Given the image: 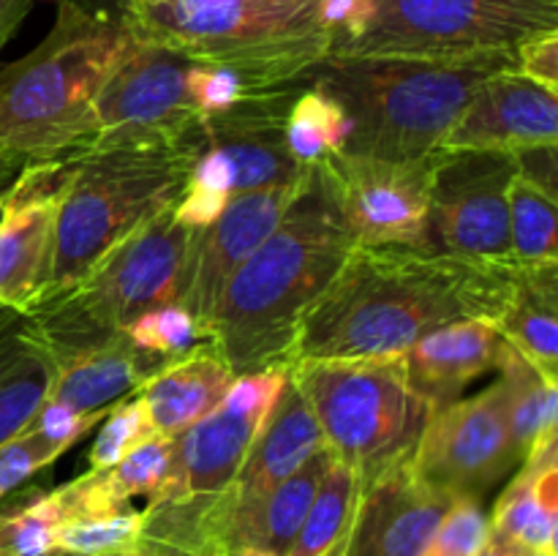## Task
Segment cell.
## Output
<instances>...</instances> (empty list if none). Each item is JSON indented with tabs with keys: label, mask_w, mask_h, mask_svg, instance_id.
<instances>
[{
	"label": "cell",
	"mask_w": 558,
	"mask_h": 556,
	"mask_svg": "<svg viewBox=\"0 0 558 556\" xmlns=\"http://www.w3.org/2000/svg\"><path fill=\"white\" fill-rule=\"evenodd\" d=\"M499 382L505 385L507 425L518 458H526L537 442L558 434V382L539 374L515 347L501 343Z\"/></svg>",
	"instance_id": "28"
},
{
	"label": "cell",
	"mask_w": 558,
	"mask_h": 556,
	"mask_svg": "<svg viewBox=\"0 0 558 556\" xmlns=\"http://www.w3.org/2000/svg\"><path fill=\"white\" fill-rule=\"evenodd\" d=\"M71 178V158L25 164L3 191L0 213V305L31 311L47 287L54 218Z\"/></svg>",
	"instance_id": "14"
},
{
	"label": "cell",
	"mask_w": 558,
	"mask_h": 556,
	"mask_svg": "<svg viewBox=\"0 0 558 556\" xmlns=\"http://www.w3.org/2000/svg\"><path fill=\"white\" fill-rule=\"evenodd\" d=\"M477 556H534V554H529V551L521 548V545L510 543V540L488 534V540H485L483 548L477 551Z\"/></svg>",
	"instance_id": "47"
},
{
	"label": "cell",
	"mask_w": 558,
	"mask_h": 556,
	"mask_svg": "<svg viewBox=\"0 0 558 556\" xmlns=\"http://www.w3.org/2000/svg\"><path fill=\"white\" fill-rule=\"evenodd\" d=\"M189 238L191 229L172 210L161 213L114 245L82 281L33 305L27 316L49 358L109 341L145 311L174 303Z\"/></svg>",
	"instance_id": "8"
},
{
	"label": "cell",
	"mask_w": 558,
	"mask_h": 556,
	"mask_svg": "<svg viewBox=\"0 0 558 556\" xmlns=\"http://www.w3.org/2000/svg\"><path fill=\"white\" fill-rule=\"evenodd\" d=\"M325 450V436L303 392L287 379L276 407L256 431L243 467L234 478V512L256 505L278 483L298 472L316 452Z\"/></svg>",
	"instance_id": "21"
},
{
	"label": "cell",
	"mask_w": 558,
	"mask_h": 556,
	"mask_svg": "<svg viewBox=\"0 0 558 556\" xmlns=\"http://www.w3.org/2000/svg\"><path fill=\"white\" fill-rule=\"evenodd\" d=\"M54 363L27 314L0 305V442L20 434L49 392Z\"/></svg>",
	"instance_id": "25"
},
{
	"label": "cell",
	"mask_w": 558,
	"mask_h": 556,
	"mask_svg": "<svg viewBox=\"0 0 558 556\" xmlns=\"http://www.w3.org/2000/svg\"><path fill=\"white\" fill-rule=\"evenodd\" d=\"M354 245L325 172L308 167L278 227L223 287L205 327L218 358L234 374L289 368L303 314Z\"/></svg>",
	"instance_id": "2"
},
{
	"label": "cell",
	"mask_w": 558,
	"mask_h": 556,
	"mask_svg": "<svg viewBox=\"0 0 558 556\" xmlns=\"http://www.w3.org/2000/svg\"><path fill=\"white\" fill-rule=\"evenodd\" d=\"M0 556H5L3 554V510H0Z\"/></svg>",
	"instance_id": "51"
},
{
	"label": "cell",
	"mask_w": 558,
	"mask_h": 556,
	"mask_svg": "<svg viewBox=\"0 0 558 556\" xmlns=\"http://www.w3.org/2000/svg\"><path fill=\"white\" fill-rule=\"evenodd\" d=\"M172 463V436H150L136 450H131L123 461L104 469L109 488L120 501L131 505V496H153L161 488L163 478Z\"/></svg>",
	"instance_id": "36"
},
{
	"label": "cell",
	"mask_w": 558,
	"mask_h": 556,
	"mask_svg": "<svg viewBox=\"0 0 558 556\" xmlns=\"http://www.w3.org/2000/svg\"><path fill=\"white\" fill-rule=\"evenodd\" d=\"M189 60L169 49L134 41L93 96L87 140L109 142L174 134L199 123L185 87ZM82 142V145H85Z\"/></svg>",
	"instance_id": "13"
},
{
	"label": "cell",
	"mask_w": 558,
	"mask_h": 556,
	"mask_svg": "<svg viewBox=\"0 0 558 556\" xmlns=\"http://www.w3.org/2000/svg\"><path fill=\"white\" fill-rule=\"evenodd\" d=\"M185 87H189V98L199 118H213V114L227 112L234 104L243 101L251 90H256V87L245 85L243 76L234 74L232 69L196 63L189 65Z\"/></svg>",
	"instance_id": "39"
},
{
	"label": "cell",
	"mask_w": 558,
	"mask_h": 556,
	"mask_svg": "<svg viewBox=\"0 0 558 556\" xmlns=\"http://www.w3.org/2000/svg\"><path fill=\"white\" fill-rule=\"evenodd\" d=\"M49 556H74V554H60V551H54V554H49Z\"/></svg>",
	"instance_id": "52"
},
{
	"label": "cell",
	"mask_w": 558,
	"mask_h": 556,
	"mask_svg": "<svg viewBox=\"0 0 558 556\" xmlns=\"http://www.w3.org/2000/svg\"><path fill=\"white\" fill-rule=\"evenodd\" d=\"M515 158V174L529 185L545 194L548 200H558V142H539L512 150Z\"/></svg>",
	"instance_id": "42"
},
{
	"label": "cell",
	"mask_w": 558,
	"mask_h": 556,
	"mask_svg": "<svg viewBox=\"0 0 558 556\" xmlns=\"http://www.w3.org/2000/svg\"><path fill=\"white\" fill-rule=\"evenodd\" d=\"M63 523L52 491H38L16 510L3 512L5 556H49L54 554V532Z\"/></svg>",
	"instance_id": "34"
},
{
	"label": "cell",
	"mask_w": 558,
	"mask_h": 556,
	"mask_svg": "<svg viewBox=\"0 0 558 556\" xmlns=\"http://www.w3.org/2000/svg\"><path fill=\"white\" fill-rule=\"evenodd\" d=\"M349 118L319 87L305 85L287 114V147L300 167H316L347 147Z\"/></svg>",
	"instance_id": "30"
},
{
	"label": "cell",
	"mask_w": 558,
	"mask_h": 556,
	"mask_svg": "<svg viewBox=\"0 0 558 556\" xmlns=\"http://www.w3.org/2000/svg\"><path fill=\"white\" fill-rule=\"evenodd\" d=\"M289 382L303 392L332 458L363 483L409 461L434 412L409 385L401 358L298 360Z\"/></svg>",
	"instance_id": "7"
},
{
	"label": "cell",
	"mask_w": 558,
	"mask_h": 556,
	"mask_svg": "<svg viewBox=\"0 0 558 556\" xmlns=\"http://www.w3.org/2000/svg\"><path fill=\"white\" fill-rule=\"evenodd\" d=\"M134 36L96 0H58L41 44L0 69V167L65 158L87 140L101 82Z\"/></svg>",
	"instance_id": "4"
},
{
	"label": "cell",
	"mask_w": 558,
	"mask_h": 556,
	"mask_svg": "<svg viewBox=\"0 0 558 556\" xmlns=\"http://www.w3.org/2000/svg\"><path fill=\"white\" fill-rule=\"evenodd\" d=\"M202 150L199 120L174 134L85 142L65 156L71 178L54 218L47 287L36 305L74 287L114 245L172 210Z\"/></svg>",
	"instance_id": "3"
},
{
	"label": "cell",
	"mask_w": 558,
	"mask_h": 556,
	"mask_svg": "<svg viewBox=\"0 0 558 556\" xmlns=\"http://www.w3.org/2000/svg\"><path fill=\"white\" fill-rule=\"evenodd\" d=\"M518 74L529 76L537 85L558 93V31L545 33V36L529 38L518 47Z\"/></svg>",
	"instance_id": "43"
},
{
	"label": "cell",
	"mask_w": 558,
	"mask_h": 556,
	"mask_svg": "<svg viewBox=\"0 0 558 556\" xmlns=\"http://www.w3.org/2000/svg\"><path fill=\"white\" fill-rule=\"evenodd\" d=\"M332 461V452L322 450L311 458L305 467L289 474L283 483H278L270 494L262 496L256 505L238 510L232 518V548H259L272 556H287L298 537L300 527L305 521L316 488L325 478L327 467Z\"/></svg>",
	"instance_id": "26"
},
{
	"label": "cell",
	"mask_w": 558,
	"mask_h": 556,
	"mask_svg": "<svg viewBox=\"0 0 558 556\" xmlns=\"http://www.w3.org/2000/svg\"><path fill=\"white\" fill-rule=\"evenodd\" d=\"M494 325L539 374L558 382V262L518 267L515 294Z\"/></svg>",
	"instance_id": "27"
},
{
	"label": "cell",
	"mask_w": 558,
	"mask_h": 556,
	"mask_svg": "<svg viewBox=\"0 0 558 556\" xmlns=\"http://www.w3.org/2000/svg\"><path fill=\"white\" fill-rule=\"evenodd\" d=\"M558 434L537 442L494 505L490 534L534 556H558Z\"/></svg>",
	"instance_id": "23"
},
{
	"label": "cell",
	"mask_w": 558,
	"mask_h": 556,
	"mask_svg": "<svg viewBox=\"0 0 558 556\" xmlns=\"http://www.w3.org/2000/svg\"><path fill=\"white\" fill-rule=\"evenodd\" d=\"M558 31V0H371V16L330 58L463 60L515 55Z\"/></svg>",
	"instance_id": "9"
},
{
	"label": "cell",
	"mask_w": 558,
	"mask_h": 556,
	"mask_svg": "<svg viewBox=\"0 0 558 556\" xmlns=\"http://www.w3.org/2000/svg\"><path fill=\"white\" fill-rule=\"evenodd\" d=\"M518 55L463 60L327 58L308 82L349 118L343 153L387 161H417L441 150L472 93L490 74L515 69Z\"/></svg>",
	"instance_id": "6"
},
{
	"label": "cell",
	"mask_w": 558,
	"mask_h": 556,
	"mask_svg": "<svg viewBox=\"0 0 558 556\" xmlns=\"http://www.w3.org/2000/svg\"><path fill=\"white\" fill-rule=\"evenodd\" d=\"M518 267L412 245H354L303 314L292 363L403 358L441 325L496 322L515 294Z\"/></svg>",
	"instance_id": "1"
},
{
	"label": "cell",
	"mask_w": 558,
	"mask_h": 556,
	"mask_svg": "<svg viewBox=\"0 0 558 556\" xmlns=\"http://www.w3.org/2000/svg\"><path fill=\"white\" fill-rule=\"evenodd\" d=\"M308 80L256 87L232 109L202 118L205 147H218L234 167V194L278 183H298L300 167L287 147V114Z\"/></svg>",
	"instance_id": "17"
},
{
	"label": "cell",
	"mask_w": 558,
	"mask_h": 556,
	"mask_svg": "<svg viewBox=\"0 0 558 556\" xmlns=\"http://www.w3.org/2000/svg\"><path fill=\"white\" fill-rule=\"evenodd\" d=\"M229 200H232V194H218V191L191 189V185H185V194L172 207V216L189 229H205L221 216Z\"/></svg>",
	"instance_id": "44"
},
{
	"label": "cell",
	"mask_w": 558,
	"mask_h": 556,
	"mask_svg": "<svg viewBox=\"0 0 558 556\" xmlns=\"http://www.w3.org/2000/svg\"><path fill=\"white\" fill-rule=\"evenodd\" d=\"M501 333L488 319H461L425 333L407 354V379L434 409L458 401L463 387L496 368Z\"/></svg>",
	"instance_id": "20"
},
{
	"label": "cell",
	"mask_w": 558,
	"mask_h": 556,
	"mask_svg": "<svg viewBox=\"0 0 558 556\" xmlns=\"http://www.w3.org/2000/svg\"><path fill=\"white\" fill-rule=\"evenodd\" d=\"M123 336L129 338L131 347L158 365L163 360L180 358L199 341H207L202 322L178 303H163L145 311L125 325Z\"/></svg>",
	"instance_id": "33"
},
{
	"label": "cell",
	"mask_w": 558,
	"mask_h": 556,
	"mask_svg": "<svg viewBox=\"0 0 558 556\" xmlns=\"http://www.w3.org/2000/svg\"><path fill=\"white\" fill-rule=\"evenodd\" d=\"M54 456L49 452L47 442L25 425L20 434H14L11 439L0 442V501L11 494V491L20 488L22 483L33 478L41 469L52 467Z\"/></svg>",
	"instance_id": "41"
},
{
	"label": "cell",
	"mask_w": 558,
	"mask_h": 556,
	"mask_svg": "<svg viewBox=\"0 0 558 556\" xmlns=\"http://www.w3.org/2000/svg\"><path fill=\"white\" fill-rule=\"evenodd\" d=\"M107 5L134 41L169 49L196 65L240 74L248 87L308 80L332 52L336 31L319 3L270 0H96Z\"/></svg>",
	"instance_id": "5"
},
{
	"label": "cell",
	"mask_w": 558,
	"mask_h": 556,
	"mask_svg": "<svg viewBox=\"0 0 558 556\" xmlns=\"http://www.w3.org/2000/svg\"><path fill=\"white\" fill-rule=\"evenodd\" d=\"M262 423L218 407L172 436V463L153 496H178L234 510V478ZM150 496V499H153Z\"/></svg>",
	"instance_id": "19"
},
{
	"label": "cell",
	"mask_w": 558,
	"mask_h": 556,
	"mask_svg": "<svg viewBox=\"0 0 558 556\" xmlns=\"http://www.w3.org/2000/svg\"><path fill=\"white\" fill-rule=\"evenodd\" d=\"M510 243L518 265L558 262L556 202L515 174L510 185Z\"/></svg>",
	"instance_id": "31"
},
{
	"label": "cell",
	"mask_w": 558,
	"mask_h": 556,
	"mask_svg": "<svg viewBox=\"0 0 558 556\" xmlns=\"http://www.w3.org/2000/svg\"><path fill=\"white\" fill-rule=\"evenodd\" d=\"M303 178L298 183H278L232 194L229 205L210 227L191 229L174 303L191 311L202 322V327L210 322L234 270L278 227L289 202L298 196Z\"/></svg>",
	"instance_id": "15"
},
{
	"label": "cell",
	"mask_w": 558,
	"mask_h": 556,
	"mask_svg": "<svg viewBox=\"0 0 558 556\" xmlns=\"http://www.w3.org/2000/svg\"><path fill=\"white\" fill-rule=\"evenodd\" d=\"M54 551L74 556H142V510L74 518L54 532Z\"/></svg>",
	"instance_id": "32"
},
{
	"label": "cell",
	"mask_w": 558,
	"mask_h": 556,
	"mask_svg": "<svg viewBox=\"0 0 558 556\" xmlns=\"http://www.w3.org/2000/svg\"><path fill=\"white\" fill-rule=\"evenodd\" d=\"M488 534L490 518L485 516L483 501L458 496L420 556H477Z\"/></svg>",
	"instance_id": "37"
},
{
	"label": "cell",
	"mask_w": 558,
	"mask_h": 556,
	"mask_svg": "<svg viewBox=\"0 0 558 556\" xmlns=\"http://www.w3.org/2000/svg\"><path fill=\"white\" fill-rule=\"evenodd\" d=\"M456 496L425 483L401 461L360 491L341 556H420L428 548Z\"/></svg>",
	"instance_id": "16"
},
{
	"label": "cell",
	"mask_w": 558,
	"mask_h": 556,
	"mask_svg": "<svg viewBox=\"0 0 558 556\" xmlns=\"http://www.w3.org/2000/svg\"><path fill=\"white\" fill-rule=\"evenodd\" d=\"M109 409H96V412H76V409L65 407V403L54 401V398H44L38 412L33 414L31 425L44 442H47L49 452L58 461L74 442H80L87 431L96 428L104 420Z\"/></svg>",
	"instance_id": "40"
},
{
	"label": "cell",
	"mask_w": 558,
	"mask_h": 556,
	"mask_svg": "<svg viewBox=\"0 0 558 556\" xmlns=\"http://www.w3.org/2000/svg\"><path fill=\"white\" fill-rule=\"evenodd\" d=\"M270 3H281V5H311V3H319V0H270Z\"/></svg>",
	"instance_id": "49"
},
{
	"label": "cell",
	"mask_w": 558,
	"mask_h": 556,
	"mask_svg": "<svg viewBox=\"0 0 558 556\" xmlns=\"http://www.w3.org/2000/svg\"><path fill=\"white\" fill-rule=\"evenodd\" d=\"M512 180L515 158L507 150L436 153L425 249L456 259L515 267L510 243Z\"/></svg>",
	"instance_id": "10"
},
{
	"label": "cell",
	"mask_w": 558,
	"mask_h": 556,
	"mask_svg": "<svg viewBox=\"0 0 558 556\" xmlns=\"http://www.w3.org/2000/svg\"><path fill=\"white\" fill-rule=\"evenodd\" d=\"M16 169L14 167H0V213H3V191L9 189V183L14 180Z\"/></svg>",
	"instance_id": "48"
},
{
	"label": "cell",
	"mask_w": 558,
	"mask_h": 556,
	"mask_svg": "<svg viewBox=\"0 0 558 556\" xmlns=\"http://www.w3.org/2000/svg\"><path fill=\"white\" fill-rule=\"evenodd\" d=\"M150 436L153 431L150 423H147L145 403H142L136 392L123 398V401L112 403L109 412L104 414L101 431L93 439L90 452H87L90 472H104V469L114 467V463L123 461L131 450H136Z\"/></svg>",
	"instance_id": "35"
},
{
	"label": "cell",
	"mask_w": 558,
	"mask_h": 556,
	"mask_svg": "<svg viewBox=\"0 0 558 556\" xmlns=\"http://www.w3.org/2000/svg\"><path fill=\"white\" fill-rule=\"evenodd\" d=\"M412 469L450 496L480 499L521 463L507 425L505 385L434 409L412 452Z\"/></svg>",
	"instance_id": "11"
},
{
	"label": "cell",
	"mask_w": 558,
	"mask_h": 556,
	"mask_svg": "<svg viewBox=\"0 0 558 556\" xmlns=\"http://www.w3.org/2000/svg\"><path fill=\"white\" fill-rule=\"evenodd\" d=\"M191 189L218 191V194H234V167L229 156L218 147H205L196 158L189 178Z\"/></svg>",
	"instance_id": "45"
},
{
	"label": "cell",
	"mask_w": 558,
	"mask_h": 556,
	"mask_svg": "<svg viewBox=\"0 0 558 556\" xmlns=\"http://www.w3.org/2000/svg\"><path fill=\"white\" fill-rule=\"evenodd\" d=\"M234 556H272V554H267V551H259V548H240Z\"/></svg>",
	"instance_id": "50"
},
{
	"label": "cell",
	"mask_w": 558,
	"mask_h": 556,
	"mask_svg": "<svg viewBox=\"0 0 558 556\" xmlns=\"http://www.w3.org/2000/svg\"><path fill=\"white\" fill-rule=\"evenodd\" d=\"M287 379H289V368H283V365L238 374L232 379V385H229L227 396H223L221 409H227V412L232 414H240V418L256 420V423H265L267 414H270L272 407H276Z\"/></svg>",
	"instance_id": "38"
},
{
	"label": "cell",
	"mask_w": 558,
	"mask_h": 556,
	"mask_svg": "<svg viewBox=\"0 0 558 556\" xmlns=\"http://www.w3.org/2000/svg\"><path fill=\"white\" fill-rule=\"evenodd\" d=\"M539 142H558V93L515 69H505L472 93L447 131L441 150L512 153Z\"/></svg>",
	"instance_id": "18"
},
{
	"label": "cell",
	"mask_w": 558,
	"mask_h": 556,
	"mask_svg": "<svg viewBox=\"0 0 558 556\" xmlns=\"http://www.w3.org/2000/svg\"><path fill=\"white\" fill-rule=\"evenodd\" d=\"M234 376L210 341H199L180 358L163 360L136 390L153 436H178L216 412Z\"/></svg>",
	"instance_id": "22"
},
{
	"label": "cell",
	"mask_w": 558,
	"mask_h": 556,
	"mask_svg": "<svg viewBox=\"0 0 558 556\" xmlns=\"http://www.w3.org/2000/svg\"><path fill=\"white\" fill-rule=\"evenodd\" d=\"M319 167L354 243L425 249L434 156L387 161L341 150Z\"/></svg>",
	"instance_id": "12"
},
{
	"label": "cell",
	"mask_w": 558,
	"mask_h": 556,
	"mask_svg": "<svg viewBox=\"0 0 558 556\" xmlns=\"http://www.w3.org/2000/svg\"><path fill=\"white\" fill-rule=\"evenodd\" d=\"M52 363L54 371L47 398H54L76 412L109 409L112 403L134 396L147 374L158 368V363L131 347L123 333L109 341L63 354Z\"/></svg>",
	"instance_id": "24"
},
{
	"label": "cell",
	"mask_w": 558,
	"mask_h": 556,
	"mask_svg": "<svg viewBox=\"0 0 558 556\" xmlns=\"http://www.w3.org/2000/svg\"><path fill=\"white\" fill-rule=\"evenodd\" d=\"M36 0H0V52L14 38Z\"/></svg>",
	"instance_id": "46"
},
{
	"label": "cell",
	"mask_w": 558,
	"mask_h": 556,
	"mask_svg": "<svg viewBox=\"0 0 558 556\" xmlns=\"http://www.w3.org/2000/svg\"><path fill=\"white\" fill-rule=\"evenodd\" d=\"M360 491V474L349 463L332 458L287 556H341Z\"/></svg>",
	"instance_id": "29"
}]
</instances>
